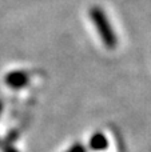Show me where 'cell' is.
I'll return each instance as SVG.
<instances>
[{
	"label": "cell",
	"instance_id": "2",
	"mask_svg": "<svg viewBox=\"0 0 151 152\" xmlns=\"http://www.w3.org/2000/svg\"><path fill=\"white\" fill-rule=\"evenodd\" d=\"M4 81L8 87L13 89H20L29 83V76L24 71H12L5 75Z\"/></svg>",
	"mask_w": 151,
	"mask_h": 152
},
{
	"label": "cell",
	"instance_id": "5",
	"mask_svg": "<svg viewBox=\"0 0 151 152\" xmlns=\"http://www.w3.org/2000/svg\"><path fill=\"white\" fill-rule=\"evenodd\" d=\"M3 152H19V151L16 150V148H13L12 145H8V147H4Z\"/></svg>",
	"mask_w": 151,
	"mask_h": 152
},
{
	"label": "cell",
	"instance_id": "4",
	"mask_svg": "<svg viewBox=\"0 0 151 152\" xmlns=\"http://www.w3.org/2000/svg\"><path fill=\"white\" fill-rule=\"evenodd\" d=\"M66 152H87V150H86V147L83 144H80V143H75V144L72 145V147H70Z\"/></svg>",
	"mask_w": 151,
	"mask_h": 152
},
{
	"label": "cell",
	"instance_id": "7",
	"mask_svg": "<svg viewBox=\"0 0 151 152\" xmlns=\"http://www.w3.org/2000/svg\"><path fill=\"white\" fill-rule=\"evenodd\" d=\"M0 144H1V140H0Z\"/></svg>",
	"mask_w": 151,
	"mask_h": 152
},
{
	"label": "cell",
	"instance_id": "3",
	"mask_svg": "<svg viewBox=\"0 0 151 152\" xmlns=\"http://www.w3.org/2000/svg\"><path fill=\"white\" fill-rule=\"evenodd\" d=\"M88 147L92 151H104L108 147V140H107L106 135L102 134V132H95L92 136L88 140Z\"/></svg>",
	"mask_w": 151,
	"mask_h": 152
},
{
	"label": "cell",
	"instance_id": "6",
	"mask_svg": "<svg viewBox=\"0 0 151 152\" xmlns=\"http://www.w3.org/2000/svg\"><path fill=\"white\" fill-rule=\"evenodd\" d=\"M1 111H3V102L0 100V113H1Z\"/></svg>",
	"mask_w": 151,
	"mask_h": 152
},
{
	"label": "cell",
	"instance_id": "1",
	"mask_svg": "<svg viewBox=\"0 0 151 152\" xmlns=\"http://www.w3.org/2000/svg\"><path fill=\"white\" fill-rule=\"evenodd\" d=\"M90 18L92 20V23L95 24L96 31H98L103 44L108 50H114L118 45V37H117L115 31L112 29L111 24H110L106 12L100 7L95 5V7L90 8Z\"/></svg>",
	"mask_w": 151,
	"mask_h": 152
}]
</instances>
